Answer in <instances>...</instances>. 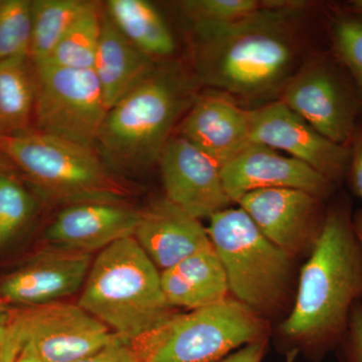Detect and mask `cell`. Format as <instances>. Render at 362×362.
Masks as SVG:
<instances>
[{
	"label": "cell",
	"mask_w": 362,
	"mask_h": 362,
	"mask_svg": "<svg viewBox=\"0 0 362 362\" xmlns=\"http://www.w3.org/2000/svg\"><path fill=\"white\" fill-rule=\"evenodd\" d=\"M361 301L362 246L349 207L338 204L324 216L281 332L293 344L321 357L342 341L352 309Z\"/></svg>",
	"instance_id": "2"
},
{
	"label": "cell",
	"mask_w": 362,
	"mask_h": 362,
	"mask_svg": "<svg viewBox=\"0 0 362 362\" xmlns=\"http://www.w3.org/2000/svg\"><path fill=\"white\" fill-rule=\"evenodd\" d=\"M28 57L0 61V136L32 129L37 99V76Z\"/></svg>",
	"instance_id": "22"
},
{
	"label": "cell",
	"mask_w": 362,
	"mask_h": 362,
	"mask_svg": "<svg viewBox=\"0 0 362 362\" xmlns=\"http://www.w3.org/2000/svg\"><path fill=\"white\" fill-rule=\"evenodd\" d=\"M37 130L96 148L108 109L94 70L35 68Z\"/></svg>",
	"instance_id": "8"
},
{
	"label": "cell",
	"mask_w": 362,
	"mask_h": 362,
	"mask_svg": "<svg viewBox=\"0 0 362 362\" xmlns=\"http://www.w3.org/2000/svg\"><path fill=\"white\" fill-rule=\"evenodd\" d=\"M13 362H44L37 356V352L33 349L32 345L23 343L21 345L20 352L16 356Z\"/></svg>",
	"instance_id": "34"
},
{
	"label": "cell",
	"mask_w": 362,
	"mask_h": 362,
	"mask_svg": "<svg viewBox=\"0 0 362 362\" xmlns=\"http://www.w3.org/2000/svg\"><path fill=\"white\" fill-rule=\"evenodd\" d=\"M267 337L259 314L237 299L175 314L132 341L140 362H221L240 346Z\"/></svg>",
	"instance_id": "7"
},
{
	"label": "cell",
	"mask_w": 362,
	"mask_h": 362,
	"mask_svg": "<svg viewBox=\"0 0 362 362\" xmlns=\"http://www.w3.org/2000/svg\"><path fill=\"white\" fill-rule=\"evenodd\" d=\"M14 165L6 156L0 152V175L13 176Z\"/></svg>",
	"instance_id": "35"
},
{
	"label": "cell",
	"mask_w": 362,
	"mask_h": 362,
	"mask_svg": "<svg viewBox=\"0 0 362 362\" xmlns=\"http://www.w3.org/2000/svg\"><path fill=\"white\" fill-rule=\"evenodd\" d=\"M134 239L161 271L213 246L206 228L168 199L140 211Z\"/></svg>",
	"instance_id": "17"
},
{
	"label": "cell",
	"mask_w": 362,
	"mask_h": 362,
	"mask_svg": "<svg viewBox=\"0 0 362 362\" xmlns=\"http://www.w3.org/2000/svg\"><path fill=\"white\" fill-rule=\"evenodd\" d=\"M140 211L122 204L90 202L64 207L45 232L54 249L90 252L133 237Z\"/></svg>",
	"instance_id": "16"
},
{
	"label": "cell",
	"mask_w": 362,
	"mask_h": 362,
	"mask_svg": "<svg viewBox=\"0 0 362 362\" xmlns=\"http://www.w3.org/2000/svg\"><path fill=\"white\" fill-rule=\"evenodd\" d=\"M9 325L44 362L77 361L119 337L82 307L59 301L32 306Z\"/></svg>",
	"instance_id": "9"
},
{
	"label": "cell",
	"mask_w": 362,
	"mask_h": 362,
	"mask_svg": "<svg viewBox=\"0 0 362 362\" xmlns=\"http://www.w3.org/2000/svg\"><path fill=\"white\" fill-rule=\"evenodd\" d=\"M349 168L352 187L354 192L362 199V133L357 139L354 151L351 152Z\"/></svg>",
	"instance_id": "32"
},
{
	"label": "cell",
	"mask_w": 362,
	"mask_h": 362,
	"mask_svg": "<svg viewBox=\"0 0 362 362\" xmlns=\"http://www.w3.org/2000/svg\"><path fill=\"white\" fill-rule=\"evenodd\" d=\"M158 62L140 51L102 11V32L94 70L108 111L141 84Z\"/></svg>",
	"instance_id": "19"
},
{
	"label": "cell",
	"mask_w": 362,
	"mask_h": 362,
	"mask_svg": "<svg viewBox=\"0 0 362 362\" xmlns=\"http://www.w3.org/2000/svg\"><path fill=\"white\" fill-rule=\"evenodd\" d=\"M21 343L11 331H7L6 339L0 346V354L4 362H13L21 350Z\"/></svg>",
	"instance_id": "33"
},
{
	"label": "cell",
	"mask_w": 362,
	"mask_h": 362,
	"mask_svg": "<svg viewBox=\"0 0 362 362\" xmlns=\"http://www.w3.org/2000/svg\"><path fill=\"white\" fill-rule=\"evenodd\" d=\"M101 32L102 11H100L99 4L88 1L51 57L40 66L93 70L96 62Z\"/></svg>",
	"instance_id": "23"
},
{
	"label": "cell",
	"mask_w": 362,
	"mask_h": 362,
	"mask_svg": "<svg viewBox=\"0 0 362 362\" xmlns=\"http://www.w3.org/2000/svg\"><path fill=\"white\" fill-rule=\"evenodd\" d=\"M252 143L266 145L304 162L332 181L349 170L351 151L314 129L282 101L249 110Z\"/></svg>",
	"instance_id": "11"
},
{
	"label": "cell",
	"mask_w": 362,
	"mask_h": 362,
	"mask_svg": "<svg viewBox=\"0 0 362 362\" xmlns=\"http://www.w3.org/2000/svg\"><path fill=\"white\" fill-rule=\"evenodd\" d=\"M209 220L207 233L235 299L258 314L279 308L289 289L291 257L267 239L242 207H228Z\"/></svg>",
	"instance_id": "6"
},
{
	"label": "cell",
	"mask_w": 362,
	"mask_h": 362,
	"mask_svg": "<svg viewBox=\"0 0 362 362\" xmlns=\"http://www.w3.org/2000/svg\"><path fill=\"white\" fill-rule=\"evenodd\" d=\"M332 40L338 58L346 66L362 95V20L340 18L333 23Z\"/></svg>",
	"instance_id": "28"
},
{
	"label": "cell",
	"mask_w": 362,
	"mask_h": 362,
	"mask_svg": "<svg viewBox=\"0 0 362 362\" xmlns=\"http://www.w3.org/2000/svg\"><path fill=\"white\" fill-rule=\"evenodd\" d=\"M300 1H270L244 20L190 25L197 82L240 99H266L296 73Z\"/></svg>",
	"instance_id": "1"
},
{
	"label": "cell",
	"mask_w": 362,
	"mask_h": 362,
	"mask_svg": "<svg viewBox=\"0 0 362 362\" xmlns=\"http://www.w3.org/2000/svg\"><path fill=\"white\" fill-rule=\"evenodd\" d=\"M32 23V1L0 0V61L30 58Z\"/></svg>",
	"instance_id": "25"
},
{
	"label": "cell",
	"mask_w": 362,
	"mask_h": 362,
	"mask_svg": "<svg viewBox=\"0 0 362 362\" xmlns=\"http://www.w3.org/2000/svg\"><path fill=\"white\" fill-rule=\"evenodd\" d=\"M78 305L130 342L175 314L162 291L160 271L134 237L100 252L90 265Z\"/></svg>",
	"instance_id": "4"
},
{
	"label": "cell",
	"mask_w": 362,
	"mask_h": 362,
	"mask_svg": "<svg viewBox=\"0 0 362 362\" xmlns=\"http://www.w3.org/2000/svg\"><path fill=\"white\" fill-rule=\"evenodd\" d=\"M197 83L180 64H157L141 84L107 113L97 142L106 163L125 170L156 163L197 97Z\"/></svg>",
	"instance_id": "3"
},
{
	"label": "cell",
	"mask_w": 362,
	"mask_h": 362,
	"mask_svg": "<svg viewBox=\"0 0 362 362\" xmlns=\"http://www.w3.org/2000/svg\"><path fill=\"white\" fill-rule=\"evenodd\" d=\"M343 358L345 362H362V303L354 305L349 328L343 338Z\"/></svg>",
	"instance_id": "29"
},
{
	"label": "cell",
	"mask_w": 362,
	"mask_h": 362,
	"mask_svg": "<svg viewBox=\"0 0 362 362\" xmlns=\"http://www.w3.org/2000/svg\"><path fill=\"white\" fill-rule=\"evenodd\" d=\"M352 221H354V230H356L357 238H358L359 242H361L362 246V209L357 211V213L352 216Z\"/></svg>",
	"instance_id": "36"
},
{
	"label": "cell",
	"mask_w": 362,
	"mask_h": 362,
	"mask_svg": "<svg viewBox=\"0 0 362 362\" xmlns=\"http://www.w3.org/2000/svg\"><path fill=\"white\" fill-rule=\"evenodd\" d=\"M0 152L45 199L69 206L90 202L122 204L129 188L114 175L96 148L37 129L0 136Z\"/></svg>",
	"instance_id": "5"
},
{
	"label": "cell",
	"mask_w": 362,
	"mask_h": 362,
	"mask_svg": "<svg viewBox=\"0 0 362 362\" xmlns=\"http://www.w3.org/2000/svg\"><path fill=\"white\" fill-rule=\"evenodd\" d=\"M281 101L331 141L346 146L356 131L357 102L334 66L312 61L290 78Z\"/></svg>",
	"instance_id": "10"
},
{
	"label": "cell",
	"mask_w": 362,
	"mask_h": 362,
	"mask_svg": "<svg viewBox=\"0 0 362 362\" xmlns=\"http://www.w3.org/2000/svg\"><path fill=\"white\" fill-rule=\"evenodd\" d=\"M0 362H4V357H2L1 354H0Z\"/></svg>",
	"instance_id": "39"
},
{
	"label": "cell",
	"mask_w": 362,
	"mask_h": 362,
	"mask_svg": "<svg viewBox=\"0 0 362 362\" xmlns=\"http://www.w3.org/2000/svg\"><path fill=\"white\" fill-rule=\"evenodd\" d=\"M74 362H140L132 343L119 337L94 354Z\"/></svg>",
	"instance_id": "30"
},
{
	"label": "cell",
	"mask_w": 362,
	"mask_h": 362,
	"mask_svg": "<svg viewBox=\"0 0 362 362\" xmlns=\"http://www.w3.org/2000/svg\"><path fill=\"white\" fill-rule=\"evenodd\" d=\"M35 209L33 197L13 176L0 175V247L16 237Z\"/></svg>",
	"instance_id": "27"
},
{
	"label": "cell",
	"mask_w": 362,
	"mask_h": 362,
	"mask_svg": "<svg viewBox=\"0 0 362 362\" xmlns=\"http://www.w3.org/2000/svg\"><path fill=\"white\" fill-rule=\"evenodd\" d=\"M166 199L197 220L228 209L221 166L180 136H173L158 159Z\"/></svg>",
	"instance_id": "12"
},
{
	"label": "cell",
	"mask_w": 362,
	"mask_h": 362,
	"mask_svg": "<svg viewBox=\"0 0 362 362\" xmlns=\"http://www.w3.org/2000/svg\"><path fill=\"white\" fill-rule=\"evenodd\" d=\"M270 6L258 0H185L178 4L190 25H221L235 23Z\"/></svg>",
	"instance_id": "26"
},
{
	"label": "cell",
	"mask_w": 362,
	"mask_h": 362,
	"mask_svg": "<svg viewBox=\"0 0 362 362\" xmlns=\"http://www.w3.org/2000/svg\"><path fill=\"white\" fill-rule=\"evenodd\" d=\"M90 265V254L54 249L7 277L0 293L14 303H52L84 286Z\"/></svg>",
	"instance_id": "18"
},
{
	"label": "cell",
	"mask_w": 362,
	"mask_h": 362,
	"mask_svg": "<svg viewBox=\"0 0 362 362\" xmlns=\"http://www.w3.org/2000/svg\"><path fill=\"white\" fill-rule=\"evenodd\" d=\"M162 291L175 308L197 310L228 299V280L214 247L187 257L160 271Z\"/></svg>",
	"instance_id": "20"
},
{
	"label": "cell",
	"mask_w": 362,
	"mask_h": 362,
	"mask_svg": "<svg viewBox=\"0 0 362 362\" xmlns=\"http://www.w3.org/2000/svg\"><path fill=\"white\" fill-rule=\"evenodd\" d=\"M320 199L301 189L270 188L249 192L238 204L261 233L290 257L313 246L322 226Z\"/></svg>",
	"instance_id": "13"
},
{
	"label": "cell",
	"mask_w": 362,
	"mask_h": 362,
	"mask_svg": "<svg viewBox=\"0 0 362 362\" xmlns=\"http://www.w3.org/2000/svg\"><path fill=\"white\" fill-rule=\"evenodd\" d=\"M349 6L354 13L362 16V0H354L350 2Z\"/></svg>",
	"instance_id": "38"
},
{
	"label": "cell",
	"mask_w": 362,
	"mask_h": 362,
	"mask_svg": "<svg viewBox=\"0 0 362 362\" xmlns=\"http://www.w3.org/2000/svg\"><path fill=\"white\" fill-rule=\"evenodd\" d=\"M106 13L140 51L154 59L175 54L173 33L158 11L146 0H109Z\"/></svg>",
	"instance_id": "21"
},
{
	"label": "cell",
	"mask_w": 362,
	"mask_h": 362,
	"mask_svg": "<svg viewBox=\"0 0 362 362\" xmlns=\"http://www.w3.org/2000/svg\"><path fill=\"white\" fill-rule=\"evenodd\" d=\"M178 136L221 168L252 143L249 110L218 90L197 95L178 124Z\"/></svg>",
	"instance_id": "15"
},
{
	"label": "cell",
	"mask_w": 362,
	"mask_h": 362,
	"mask_svg": "<svg viewBox=\"0 0 362 362\" xmlns=\"http://www.w3.org/2000/svg\"><path fill=\"white\" fill-rule=\"evenodd\" d=\"M267 345V337L249 343L221 362H262L266 356Z\"/></svg>",
	"instance_id": "31"
},
{
	"label": "cell",
	"mask_w": 362,
	"mask_h": 362,
	"mask_svg": "<svg viewBox=\"0 0 362 362\" xmlns=\"http://www.w3.org/2000/svg\"><path fill=\"white\" fill-rule=\"evenodd\" d=\"M7 330H8V323L4 320V317L0 315V346L6 339Z\"/></svg>",
	"instance_id": "37"
},
{
	"label": "cell",
	"mask_w": 362,
	"mask_h": 362,
	"mask_svg": "<svg viewBox=\"0 0 362 362\" xmlns=\"http://www.w3.org/2000/svg\"><path fill=\"white\" fill-rule=\"evenodd\" d=\"M87 2L83 0L32 1L30 59L35 68L49 59Z\"/></svg>",
	"instance_id": "24"
},
{
	"label": "cell",
	"mask_w": 362,
	"mask_h": 362,
	"mask_svg": "<svg viewBox=\"0 0 362 362\" xmlns=\"http://www.w3.org/2000/svg\"><path fill=\"white\" fill-rule=\"evenodd\" d=\"M223 187L238 202L249 192L270 188L301 189L322 199L333 182L304 162L266 145L252 143L240 156L221 168Z\"/></svg>",
	"instance_id": "14"
}]
</instances>
